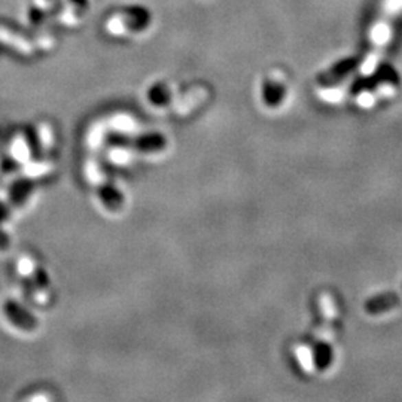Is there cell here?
<instances>
[{"label":"cell","instance_id":"6da1fadb","mask_svg":"<svg viewBox=\"0 0 402 402\" xmlns=\"http://www.w3.org/2000/svg\"><path fill=\"white\" fill-rule=\"evenodd\" d=\"M402 14V0H384L381 5V12L374 25L370 30V51L366 54L362 65L361 74L370 75L371 71L379 65L384 49L392 39L393 27H395L397 18Z\"/></svg>","mask_w":402,"mask_h":402}]
</instances>
